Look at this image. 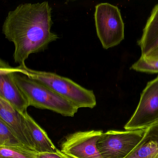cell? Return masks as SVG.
Listing matches in <instances>:
<instances>
[{
  "label": "cell",
  "mask_w": 158,
  "mask_h": 158,
  "mask_svg": "<svg viewBox=\"0 0 158 158\" xmlns=\"http://www.w3.org/2000/svg\"><path fill=\"white\" fill-rule=\"evenodd\" d=\"M52 9L48 2L21 4L9 12L2 26L5 38L15 45L14 60L19 65L30 54L44 52L58 35L51 31Z\"/></svg>",
  "instance_id": "6da1fadb"
},
{
  "label": "cell",
  "mask_w": 158,
  "mask_h": 158,
  "mask_svg": "<svg viewBox=\"0 0 158 158\" xmlns=\"http://www.w3.org/2000/svg\"><path fill=\"white\" fill-rule=\"evenodd\" d=\"M15 71L39 81L70 102L78 109H92L97 105L93 90L87 89L70 78L51 72L36 71L26 64L14 67Z\"/></svg>",
  "instance_id": "7a4b0ae2"
},
{
  "label": "cell",
  "mask_w": 158,
  "mask_h": 158,
  "mask_svg": "<svg viewBox=\"0 0 158 158\" xmlns=\"http://www.w3.org/2000/svg\"><path fill=\"white\" fill-rule=\"evenodd\" d=\"M14 72L16 85L24 94L29 106L48 110L63 116L73 117L78 109L55 91L27 76Z\"/></svg>",
  "instance_id": "3957f363"
},
{
  "label": "cell",
  "mask_w": 158,
  "mask_h": 158,
  "mask_svg": "<svg viewBox=\"0 0 158 158\" xmlns=\"http://www.w3.org/2000/svg\"><path fill=\"white\" fill-rule=\"evenodd\" d=\"M98 37L103 48L119 45L124 39V24L118 7L109 3L96 5L94 14Z\"/></svg>",
  "instance_id": "277c9868"
},
{
  "label": "cell",
  "mask_w": 158,
  "mask_h": 158,
  "mask_svg": "<svg viewBox=\"0 0 158 158\" xmlns=\"http://www.w3.org/2000/svg\"><path fill=\"white\" fill-rule=\"evenodd\" d=\"M146 130H109L99 139L98 149L102 158H126L141 141Z\"/></svg>",
  "instance_id": "5b68a950"
},
{
  "label": "cell",
  "mask_w": 158,
  "mask_h": 158,
  "mask_svg": "<svg viewBox=\"0 0 158 158\" xmlns=\"http://www.w3.org/2000/svg\"><path fill=\"white\" fill-rule=\"evenodd\" d=\"M158 123V75L148 82L134 114L124 127L126 130H146Z\"/></svg>",
  "instance_id": "8992f818"
},
{
  "label": "cell",
  "mask_w": 158,
  "mask_h": 158,
  "mask_svg": "<svg viewBox=\"0 0 158 158\" xmlns=\"http://www.w3.org/2000/svg\"><path fill=\"white\" fill-rule=\"evenodd\" d=\"M102 130L78 131L70 134L61 144V151L73 158H102L97 142Z\"/></svg>",
  "instance_id": "52a82bcc"
},
{
  "label": "cell",
  "mask_w": 158,
  "mask_h": 158,
  "mask_svg": "<svg viewBox=\"0 0 158 158\" xmlns=\"http://www.w3.org/2000/svg\"><path fill=\"white\" fill-rule=\"evenodd\" d=\"M14 67L0 60V98L9 102L21 114L27 112L29 104L14 78Z\"/></svg>",
  "instance_id": "ba28073f"
},
{
  "label": "cell",
  "mask_w": 158,
  "mask_h": 158,
  "mask_svg": "<svg viewBox=\"0 0 158 158\" xmlns=\"http://www.w3.org/2000/svg\"><path fill=\"white\" fill-rule=\"evenodd\" d=\"M20 115L24 133L31 149L37 153L56 152L58 149L48 134L27 112Z\"/></svg>",
  "instance_id": "9c48e42d"
},
{
  "label": "cell",
  "mask_w": 158,
  "mask_h": 158,
  "mask_svg": "<svg viewBox=\"0 0 158 158\" xmlns=\"http://www.w3.org/2000/svg\"><path fill=\"white\" fill-rule=\"evenodd\" d=\"M137 43L141 50V57L158 48V3L152 9Z\"/></svg>",
  "instance_id": "30bf717a"
},
{
  "label": "cell",
  "mask_w": 158,
  "mask_h": 158,
  "mask_svg": "<svg viewBox=\"0 0 158 158\" xmlns=\"http://www.w3.org/2000/svg\"><path fill=\"white\" fill-rule=\"evenodd\" d=\"M125 158H158V123L146 129L141 141Z\"/></svg>",
  "instance_id": "8fae6325"
},
{
  "label": "cell",
  "mask_w": 158,
  "mask_h": 158,
  "mask_svg": "<svg viewBox=\"0 0 158 158\" xmlns=\"http://www.w3.org/2000/svg\"><path fill=\"white\" fill-rule=\"evenodd\" d=\"M0 120L10 128L24 145L32 150L24 133L20 114L2 98H0Z\"/></svg>",
  "instance_id": "7c38bea8"
},
{
  "label": "cell",
  "mask_w": 158,
  "mask_h": 158,
  "mask_svg": "<svg viewBox=\"0 0 158 158\" xmlns=\"http://www.w3.org/2000/svg\"><path fill=\"white\" fill-rule=\"evenodd\" d=\"M0 147L27 148L18 139L10 128L1 120H0Z\"/></svg>",
  "instance_id": "4fadbf2b"
},
{
  "label": "cell",
  "mask_w": 158,
  "mask_h": 158,
  "mask_svg": "<svg viewBox=\"0 0 158 158\" xmlns=\"http://www.w3.org/2000/svg\"><path fill=\"white\" fill-rule=\"evenodd\" d=\"M37 154L27 147H0V158H37Z\"/></svg>",
  "instance_id": "5bb4252c"
},
{
  "label": "cell",
  "mask_w": 158,
  "mask_h": 158,
  "mask_svg": "<svg viewBox=\"0 0 158 158\" xmlns=\"http://www.w3.org/2000/svg\"><path fill=\"white\" fill-rule=\"evenodd\" d=\"M130 69L141 73H158V60H148L140 57L132 64Z\"/></svg>",
  "instance_id": "9a60e30c"
},
{
  "label": "cell",
  "mask_w": 158,
  "mask_h": 158,
  "mask_svg": "<svg viewBox=\"0 0 158 158\" xmlns=\"http://www.w3.org/2000/svg\"><path fill=\"white\" fill-rule=\"evenodd\" d=\"M37 158H73L65 153L62 152L61 150L57 149L55 152L52 153H37Z\"/></svg>",
  "instance_id": "2e32d148"
},
{
  "label": "cell",
  "mask_w": 158,
  "mask_h": 158,
  "mask_svg": "<svg viewBox=\"0 0 158 158\" xmlns=\"http://www.w3.org/2000/svg\"><path fill=\"white\" fill-rule=\"evenodd\" d=\"M140 57L148 60H158V48L147 55H145L144 57L140 56Z\"/></svg>",
  "instance_id": "e0dca14e"
}]
</instances>
